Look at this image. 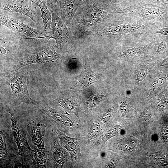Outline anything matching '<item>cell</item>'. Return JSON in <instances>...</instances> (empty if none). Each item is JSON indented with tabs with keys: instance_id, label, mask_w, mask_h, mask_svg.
<instances>
[{
	"instance_id": "cell-1",
	"label": "cell",
	"mask_w": 168,
	"mask_h": 168,
	"mask_svg": "<svg viewBox=\"0 0 168 168\" xmlns=\"http://www.w3.org/2000/svg\"><path fill=\"white\" fill-rule=\"evenodd\" d=\"M114 13L160 25L168 22V9L136 1Z\"/></svg>"
},
{
	"instance_id": "cell-2",
	"label": "cell",
	"mask_w": 168,
	"mask_h": 168,
	"mask_svg": "<svg viewBox=\"0 0 168 168\" xmlns=\"http://www.w3.org/2000/svg\"><path fill=\"white\" fill-rule=\"evenodd\" d=\"M0 25L5 26L20 35L24 39H38L47 35L37 29L33 28L19 19L12 12L0 10Z\"/></svg>"
},
{
	"instance_id": "cell-3",
	"label": "cell",
	"mask_w": 168,
	"mask_h": 168,
	"mask_svg": "<svg viewBox=\"0 0 168 168\" xmlns=\"http://www.w3.org/2000/svg\"><path fill=\"white\" fill-rule=\"evenodd\" d=\"M52 15L51 30L46 36L39 39L46 38L48 42L51 38L56 41V48L71 43V30L62 20L59 10L56 7L50 9Z\"/></svg>"
},
{
	"instance_id": "cell-4",
	"label": "cell",
	"mask_w": 168,
	"mask_h": 168,
	"mask_svg": "<svg viewBox=\"0 0 168 168\" xmlns=\"http://www.w3.org/2000/svg\"><path fill=\"white\" fill-rule=\"evenodd\" d=\"M26 78V73L24 71L15 72L8 77L7 83L11 88L13 103L15 105L22 103L32 105L37 104L29 95Z\"/></svg>"
},
{
	"instance_id": "cell-5",
	"label": "cell",
	"mask_w": 168,
	"mask_h": 168,
	"mask_svg": "<svg viewBox=\"0 0 168 168\" xmlns=\"http://www.w3.org/2000/svg\"><path fill=\"white\" fill-rule=\"evenodd\" d=\"M55 46H42L38 48L25 55L21 60L15 65L12 70L14 72L22 67L36 63H45L54 62L59 57L56 52Z\"/></svg>"
},
{
	"instance_id": "cell-6",
	"label": "cell",
	"mask_w": 168,
	"mask_h": 168,
	"mask_svg": "<svg viewBox=\"0 0 168 168\" xmlns=\"http://www.w3.org/2000/svg\"><path fill=\"white\" fill-rule=\"evenodd\" d=\"M9 112L11 116L12 133L18 148V155L25 161L31 159V153L33 150L29 145L25 128L18 116L11 111Z\"/></svg>"
},
{
	"instance_id": "cell-7",
	"label": "cell",
	"mask_w": 168,
	"mask_h": 168,
	"mask_svg": "<svg viewBox=\"0 0 168 168\" xmlns=\"http://www.w3.org/2000/svg\"><path fill=\"white\" fill-rule=\"evenodd\" d=\"M0 10L23 14L39 24L38 17L31 6L30 0H0Z\"/></svg>"
},
{
	"instance_id": "cell-8",
	"label": "cell",
	"mask_w": 168,
	"mask_h": 168,
	"mask_svg": "<svg viewBox=\"0 0 168 168\" xmlns=\"http://www.w3.org/2000/svg\"><path fill=\"white\" fill-rule=\"evenodd\" d=\"M58 137L52 133L50 140V149L47 152V160L53 167L61 168L69 158L68 152L60 144Z\"/></svg>"
},
{
	"instance_id": "cell-9",
	"label": "cell",
	"mask_w": 168,
	"mask_h": 168,
	"mask_svg": "<svg viewBox=\"0 0 168 168\" xmlns=\"http://www.w3.org/2000/svg\"><path fill=\"white\" fill-rule=\"evenodd\" d=\"M86 12L81 15L79 25L83 28H87L95 23L104 21L110 18L112 14H109L104 10V9L98 6L92 5L88 8Z\"/></svg>"
},
{
	"instance_id": "cell-10",
	"label": "cell",
	"mask_w": 168,
	"mask_h": 168,
	"mask_svg": "<svg viewBox=\"0 0 168 168\" xmlns=\"http://www.w3.org/2000/svg\"><path fill=\"white\" fill-rule=\"evenodd\" d=\"M39 108L44 119L49 123L57 124L68 127L73 126L71 119L56 109L47 105H40Z\"/></svg>"
},
{
	"instance_id": "cell-11",
	"label": "cell",
	"mask_w": 168,
	"mask_h": 168,
	"mask_svg": "<svg viewBox=\"0 0 168 168\" xmlns=\"http://www.w3.org/2000/svg\"><path fill=\"white\" fill-rule=\"evenodd\" d=\"M42 121L38 118L29 120L27 124V129L33 144L38 148L45 149L44 137L45 126Z\"/></svg>"
},
{
	"instance_id": "cell-12",
	"label": "cell",
	"mask_w": 168,
	"mask_h": 168,
	"mask_svg": "<svg viewBox=\"0 0 168 168\" xmlns=\"http://www.w3.org/2000/svg\"><path fill=\"white\" fill-rule=\"evenodd\" d=\"M82 0H58L61 18L67 26L70 25Z\"/></svg>"
},
{
	"instance_id": "cell-13",
	"label": "cell",
	"mask_w": 168,
	"mask_h": 168,
	"mask_svg": "<svg viewBox=\"0 0 168 168\" xmlns=\"http://www.w3.org/2000/svg\"><path fill=\"white\" fill-rule=\"evenodd\" d=\"M54 132L60 144L68 152L74 164L78 158L80 154L79 144L77 138L69 137L58 129H56Z\"/></svg>"
},
{
	"instance_id": "cell-14",
	"label": "cell",
	"mask_w": 168,
	"mask_h": 168,
	"mask_svg": "<svg viewBox=\"0 0 168 168\" xmlns=\"http://www.w3.org/2000/svg\"><path fill=\"white\" fill-rule=\"evenodd\" d=\"M38 7L41 11L44 32L47 35L51 30L52 13L48 7L46 0L42 2Z\"/></svg>"
},
{
	"instance_id": "cell-15",
	"label": "cell",
	"mask_w": 168,
	"mask_h": 168,
	"mask_svg": "<svg viewBox=\"0 0 168 168\" xmlns=\"http://www.w3.org/2000/svg\"><path fill=\"white\" fill-rule=\"evenodd\" d=\"M47 152L45 149H40L36 148L33 150L31 153V160L34 167H46L47 160Z\"/></svg>"
},
{
	"instance_id": "cell-16",
	"label": "cell",
	"mask_w": 168,
	"mask_h": 168,
	"mask_svg": "<svg viewBox=\"0 0 168 168\" xmlns=\"http://www.w3.org/2000/svg\"><path fill=\"white\" fill-rule=\"evenodd\" d=\"M98 76L91 70L89 65L84 67L80 77V82L85 86H88L94 83Z\"/></svg>"
},
{
	"instance_id": "cell-17",
	"label": "cell",
	"mask_w": 168,
	"mask_h": 168,
	"mask_svg": "<svg viewBox=\"0 0 168 168\" xmlns=\"http://www.w3.org/2000/svg\"><path fill=\"white\" fill-rule=\"evenodd\" d=\"M120 125H117L112 128L106 131L105 134L99 139L98 142L100 143L105 142L107 140L116 135L121 130Z\"/></svg>"
},
{
	"instance_id": "cell-18",
	"label": "cell",
	"mask_w": 168,
	"mask_h": 168,
	"mask_svg": "<svg viewBox=\"0 0 168 168\" xmlns=\"http://www.w3.org/2000/svg\"><path fill=\"white\" fill-rule=\"evenodd\" d=\"M101 127L98 123H93L91 125L88 133L86 136L88 139L91 140L96 138L100 133Z\"/></svg>"
},
{
	"instance_id": "cell-19",
	"label": "cell",
	"mask_w": 168,
	"mask_h": 168,
	"mask_svg": "<svg viewBox=\"0 0 168 168\" xmlns=\"http://www.w3.org/2000/svg\"><path fill=\"white\" fill-rule=\"evenodd\" d=\"M135 1L151 4L168 9V0H134Z\"/></svg>"
},
{
	"instance_id": "cell-20",
	"label": "cell",
	"mask_w": 168,
	"mask_h": 168,
	"mask_svg": "<svg viewBox=\"0 0 168 168\" xmlns=\"http://www.w3.org/2000/svg\"><path fill=\"white\" fill-rule=\"evenodd\" d=\"M158 40L157 38V41L156 45H157V48L155 53L156 54L159 53L164 51L167 47V44L165 41L162 39Z\"/></svg>"
},
{
	"instance_id": "cell-21",
	"label": "cell",
	"mask_w": 168,
	"mask_h": 168,
	"mask_svg": "<svg viewBox=\"0 0 168 168\" xmlns=\"http://www.w3.org/2000/svg\"><path fill=\"white\" fill-rule=\"evenodd\" d=\"M166 78L164 77H158L153 81L152 85L154 87H157L162 85L165 82Z\"/></svg>"
},
{
	"instance_id": "cell-22",
	"label": "cell",
	"mask_w": 168,
	"mask_h": 168,
	"mask_svg": "<svg viewBox=\"0 0 168 168\" xmlns=\"http://www.w3.org/2000/svg\"><path fill=\"white\" fill-rule=\"evenodd\" d=\"M147 74V70L145 69L140 70L138 73L137 79L138 82L142 81L145 78Z\"/></svg>"
},
{
	"instance_id": "cell-23",
	"label": "cell",
	"mask_w": 168,
	"mask_h": 168,
	"mask_svg": "<svg viewBox=\"0 0 168 168\" xmlns=\"http://www.w3.org/2000/svg\"><path fill=\"white\" fill-rule=\"evenodd\" d=\"M160 34L168 36V26H164L159 28L154 33V35Z\"/></svg>"
},
{
	"instance_id": "cell-24",
	"label": "cell",
	"mask_w": 168,
	"mask_h": 168,
	"mask_svg": "<svg viewBox=\"0 0 168 168\" xmlns=\"http://www.w3.org/2000/svg\"><path fill=\"white\" fill-rule=\"evenodd\" d=\"M45 0H30L31 6L32 9L35 11L36 7L43 1Z\"/></svg>"
},
{
	"instance_id": "cell-25",
	"label": "cell",
	"mask_w": 168,
	"mask_h": 168,
	"mask_svg": "<svg viewBox=\"0 0 168 168\" xmlns=\"http://www.w3.org/2000/svg\"><path fill=\"white\" fill-rule=\"evenodd\" d=\"M111 114L109 112H106L103 114L102 116V120L104 122L108 121L110 119Z\"/></svg>"
},
{
	"instance_id": "cell-26",
	"label": "cell",
	"mask_w": 168,
	"mask_h": 168,
	"mask_svg": "<svg viewBox=\"0 0 168 168\" xmlns=\"http://www.w3.org/2000/svg\"><path fill=\"white\" fill-rule=\"evenodd\" d=\"M128 107L127 105L124 104H121L120 109L121 111L123 112H125L128 110Z\"/></svg>"
},
{
	"instance_id": "cell-27",
	"label": "cell",
	"mask_w": 168,
	"mask_h": 168,
	"mask_svg": "<svg viewBox=\"0 0 168 168\" xmlns=\"http://www.w3.org/2000/svg\"><path fill=\"white\" fill-rule=\"evenodd\" d=\"M47 6H49L55 3L58 0H46Z\"/></svg>"
}]
</instances>
